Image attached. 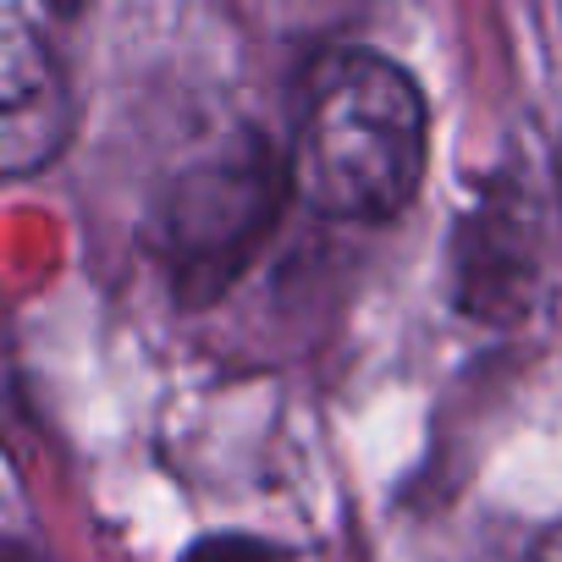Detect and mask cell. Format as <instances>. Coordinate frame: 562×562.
Here are the masks:
<instances>
[{
	"mask_svg": "<svg viewBox=\"0 0 562 562\" xmlns=\"http://www.w3.org/2000/svg\"><path fill=\"white\" fill-rule=\"evenodd\" d=\"M425 94L397 61L370 50L326 61L299 122V193L337 221L403 215L425 182Z\"/></svg>",
	"mask_w": 562,
	"mask_h": 562,
	"instance_id": "cell-1",
	"label": "cell"
},
{
	"mask_svg": "<svg viewBox=\"0 0 562 562\" xmlns=\"http://www.w3.org/2000/svg\"><path fill=\"white\" fill-rule=\"evenodd\" d=\"M72 133V83L45 34L23 12L0 18V166L29 177L61 155Z\"/></svg>",
	"mask_w": 562,
	"mask_h": 562,
	"instance_id": "cell-2",
	"label": "cell"
},
{
	"mask_svg": "<svg viewBox=\"0 0 562 562\" xmlns=\"http://www.w3.org/2000/svg\"><path fill=\"white\" fill-rule=\"evenodd\" d=\"M188 562H276L259 540H243V535H221V540H204L188 551Z\"/></svg>",
	"mask_w": 562,
	"mask_h": 562,
	"instance_id": "cell-3",
	"label": "cell"
},
{
	"mask_svg": "<svg viewBox=\"0 0 562 562\" xmlns=\"http://www.w3.org/2000/svg\"><path fill=\"white\" fill-rule=\"evenodd\" d=\"M529 562H562V518L535 540V551H529Z\"/></svg>",
	"mask_w": 562,
	"mask_h": 562,
	"instance_id": "cell-4",
	"label": "cell"
}]
</instances>
